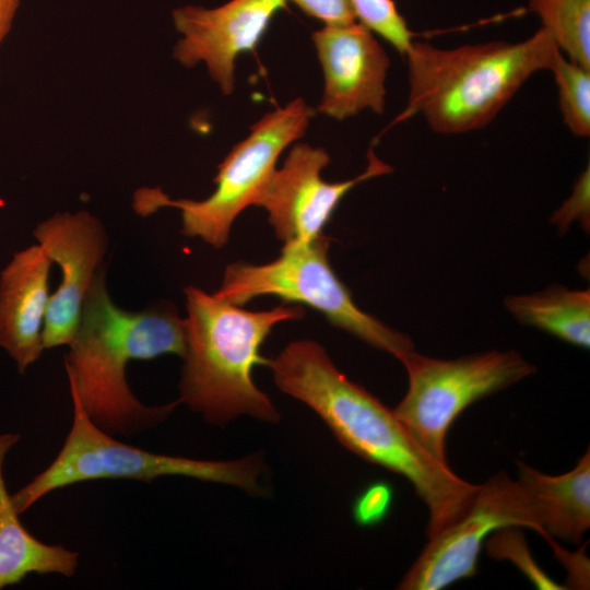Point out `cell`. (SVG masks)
Returning <instances> with one entry per match:
<instances>
[{
    "mask_svg": "<svg viewBox=\"0 0 590 590\" xmlns=\"http://www.w3.org/2000/svg\"><path fill=\"white\" fill-rule=\"evenodd\" d=\"M287 7V0H231L205 9L185 5L173 11L176 30L182 35L174 58L192 68L204 62L223 94L235 88V61L239 54L252 51L273 16Z\"/></svg>",
    "mask_w": 590,
    "mask_h": 590,
    "instance_id": "7c38bea8",
    "label": "cell"
},
{
    "mask_svg": "<svg viewBox=\"0 0 590 590\" xmlns=\"http://www.w3.org/2000/svg\"><path fill=\"white\" fill-rule=\"evenodd\" d=\"M507 310L521 323L582 349L590 346V292L553 285L543 292L505 298Z\"/></svg>",
    "mask_w": 590,
    "mask_h": 590,
    "instance_id": "e0dca14e",
    "label": "cell"
},
{
    "mask_svg": "<svg viewBox=\"0 0 590 590\" xmlns=\"http://www.w3.org/2000/svg\"><path fill=\"white\" fill-rule=\"evenodd\" d=\"M356 20L390 43L402 56L414 34L393 0H350Z\"/></svg>",
    "mask_w": 590,
    "mask_h": 590,
    "instance_id": "ffe728a7",
    "label": "cell"
},
{
    "mask_svg": "<svg viewBox=\"0 0 590 590\" xmlns=\"http://www.w3.org/2000/svg\"><path fill=\"white\" fill-rule=\"evenodd\" d=\"M559 52L543 27L518 43L494 40L439 48L413 40L404 55L408 104L393 123L421 114L438 133L481 129L533 73L551 70Z\"/></svg>",
    "mask_w": 590,
    "mask_h": 590,
    "instance_id": "277c9868",
    "label": "cell"
},
{
    "mask_svg": "<svg viewBox=\"0 0 590 590\" xmlns=\"http://www.w3.org/2000/svg\"><path fill=\"white\" fill-rule=\"evenodd\" d=\"M551 71L558 92V106L568 129L580 138L590 135V69L559 52Z\"/></svg>",
    "mask_w": 590,
    "mask_h": 590,
    "instance_id": "d6986e66",
    "label": "cell"
},
{
    "mask_svg": "<svg viewBox=\"0 0 590 590\" xmlns=\"http://www.w3.org/2000/svg\"><path fill=\"white\" fill-rule=\"evenodd\" d=\"M528 8L570 61L590 69V0H528Z\"/></svg>",
    "mask_w": 590,
    "mask_h": 590,
    "instance_id": "ac0fdd59",
    "label": "cell"
},
{
    "mask_svg": "<svg viewBox=\"0 0 590 590\" xmlns=\"http://www.w3.org/2000/svg\"><path fill=\"white\" fill-rule=\"evenodd\" d=\"M518 480L530 494L539 517L541 535L579 543L590 527V452L570 471L544 474L518 462Z\"/></svg>",
    "mask_w": 590,
    "mask_h": 590,
    "instance_id": "9a60e30c",
    "label": "cell"
},
{
    "mask_svg": "<svg viewBox=\"0 0 590 590\" xmlns=\"http://www.w3.org/2000/svg\"><path fill=\"white\" fill-rule=\"evenodd\" d=\"M507 527L541 533L534 503L524 485L498 472L479 489L468 511L428 542L398 585L402 590H439L476 574L483 542Z\"/></svg>",
    "mask_w": 590,
    "mask_h": 590,
    "instance_id": "9c48e42d",
    "label": "cell"
},
{
    "mask_svg": "<svg viewBox=\"0 0 590 590\" xmlns=\"http://www.w3.org/2000/svg\"><path fill=\"white\" fill-rule=\"evenodd\" d=\"M269 367L276 387L317 413L345 448L412 484L428 510L427 538L468 511L479 485L425 451L393 410L340 371L318 342H291Z\"/></svg>",
    "mask_w": 590,
    "mask_h": 590,
    "instance_id": "6da1fadb",
    "label": "cell"
},
{
    "mask_svg": "<svg viewBox=\"0 0 590 590\" xmlns=\"http://www.w3.org/2000/svg\"><path fill=\"white\" fill-rule=\"evenodd\" d=\"M307 15L324 23L340 25L356 21L350 0H290Z\"/></svg>",
    "mask_w": 590,
    "mask_h": 590,
    "instance_id": "cb8c5ba5",
    "label": "cell"
},
{
    "mask_svg": "<svg viewBox=\"0 0 590 590\" xmlns=\"http://www.w3.org/2000/svg\"><path fill=\"white\" fill-rule=\"evenodd\" d=\"M366 169L357 177L328 182L321 177L330 163L327 151L307 143L293 145L258 204L267 211L269 223L283 245L323 235L334 210L353 187L392 172L373 150L368 151Z\"/></svg>",
    "mask_w": 590,
    "mask_h": 590,
    "instance_id": "30bf717a",
    "label": "cell"
},
{
    "mask_svg": "<svg viewBox=\"0 0 590 590\" xmlns=\"http://www.w3.org/2000/svg\"><path fill=\"white\" fill-rule=\"evenodd\" d=\"M408 390L393 413L435 460L448 464L450 426L472 403L500 391L535 371L518 352L488 351L440 359L413 351L401 362Z\"/></svg>",
    "mask_w": 590,
    "mask_h": 590,
    "instance_id": "ba28073f",
    "label": "cell"
},
{
    "mask_svg": "<svg viewBox=\"0 0 590 590\" xmlns=\"http://www.w3.org/2000/svg\"><path fill=\"white\" fill-rule=\"evenodd\" d=\"M324 235L284 244L280 256L262 264L233 262L225 269L217 297L243 306L260 296L309 306L342 330L402 362L414 350L412 340L363 311L332 269Z\"/></svg>",
    "mask_w": 590,
    "mask_h": 590,
    "instance_id": "52a82bcc",
    "label": "cell"
},
{
    "mask_svg": "<svg viewBox=\"0 0 590 590\" xmlns=\"http://www.w3.org/2000/svg\"><path fill=\"white\" fill-rule=\"evenodd\" d=\"M21 0H0V44L11 31Z\"/></svg>",
    "mask_w": 590,
    "mask_h": 590,
    "instance_id": "d4e9b609",
    "label": "cell"
},
{
    "mask_svg": "<svg viewBox=\"0 0 590 590\" xmlns=\"http://www.w3.org/2000/svg\"><path fill=\"white\" fill-rule=\"evenodd\" d=\"M72 424L51 463L11 495L21 515L49 493L96 480L152 482L162 476H185L238 487L261 496L266 487L263 456L248 455L234 460H204L150 452L125 444L97 426L70 389Z\"/></svg>",
    "mask_w": 590,
    "mask_h": 590,
    "instance_id": "5b68a950",
    "label": "cell"
},
{
    "mask_svg": "<svg viewBox=\"0 0 590 590\" xmlns=\"http://www.w3.org/2000/svg\"><path fill=\"white\" fill-rule=\"evenodd\" d=\"M324 74L317 110L338 120L364 109L382 114L390 60L374 33L357 20L312 33Z\"/></svg>",
    "mask_w": 590,
    "mask_h": 590,
    "instance_id": "4fadbf2b",
    "label": "cell"
},
{
    "mask_svg": "<svg viewBox=\"0 0 590 590\" xmlns=\"http://www.w3.org/2000/svg\"><path fill=\"white\" fill-rule=\"evenodd\" d=\"M19 439L17 434H0V589L21 582L30 574L70 578L79 565L78 552L37 540L19 519L3 475L7 453Z\"/></svg>",
    "mask_w": 590,
    "mask_h": 590,
    "instance_id": "2e32d148",
    "label": "cell"
},
{
    "mask_svg": "<svg viewBox=\"0 0 590 590\" xmlns=\"http://www.w3.org/2000/svg\"><path fill=\"white\" fill-rule=\"evenodd\" d=\"M52 261L37 244L14 253L0 273V346L19 371L43 354V330L49 304Z\"/></svg>",
    "mask_w": 590,
    "mask_h": 590,
    "instance_id": "5bb4252c",
    "label": "cell"
},
{
    "mask_svg": "<svg viewBox=\"0 0 590 590\" xmlns=\"http://www.w3.org/2000/svg\"><path fill=\"white\" fill-rule=\"evenodd\" d=\"M38 245L61 269V282L50 295L44 321V347L70 345L87 293L105 266L108 236L98 217L85 210L58 212L37 224Z\"/></svg>",
    "mask_w": 590,
    "mask_h": 590,
    "instance_id": "8fae6325",
    "label": "cell"
},
{
    "mask_svg": "<svg viewBox=\"0 0 590 590\" xmlns=\"http://www.w3.org/2000/svg\"><path fill=\"white\" fill-rule=\"evenodd\" d=\"M392 489L385 482L366 487L355 499L353 516L359 526H375L388 515L392 503Z\"/></svg>",
    "mask_w": 590,
    "mask_h": 590,
    "instance_id": "603a6c76",
    "label": "cell"
},
{
    "mask_svg": "<svg viewBox=\"0 0 590 590\" xmlns=\"http://www.w3.org/2000/svg\"><path fill=\"white\" fill-rule=\"evenodd\" d=\"M314 115L315 109L302 98L266 114L220 163L215 190L208 198L170 199L160 188L144 187L133 194V210L148 216L162 208H175L181 213L184 235L222 248L236 217L249 205L259 204L276 170L279 156L288 144L304 137Z\"/></svg>",
    "mask_w": 590,
    "mask_h": 590,
    "instance_id": "8992f818",
    "label": "cell"
},
{
    "mask_svg": "<svg viewBox=\"0 0 590 590\" xmlns=\"http://www.w3.org/2000/svg\"><path fill=\"white\" fill-rule=\"evenodd\" d=\"M184 353L185 318L175 305L158 302L141 310L117 306L106 287L105 264L85 298L64 368L69 388L97 426L110 435H132L158 426L180 403H142L127 381L128 364Z\"/></svg>",
    "mask_w": 590,
    "mask_h": 590,
    "instance_id": "7a4b0ae2",
    "label": "cell"
},
{
    "mask_svg": "<svg viewBox=\"0 0 590 590\" xmlns=\"http://www.w3.org/2000/svg\"><path fill=\"white\" fill-rule=\"evenodd\" d=\"M487 551L495 558L511 560L540 589H566L540 569L527 547L523 535L514 527L495 531L488 540Z\"/></svg>",
    "mask_w": 590,
    "mask_h": 590,
    "instance_id": "44dd1931",
    "label": "cell"
},
{
    "mask_svg": "<svg viewBox=\"0 0 590 590\" xmlns=\"http://www.w3.org/2000/svg\"><path fill=\"white\" fill-rule=\"evenodd\" d=\"M185 353L178 401L205 422L225 426L239 416L276 423L280 413L261 391L253 368L269 366L260 350L273 328L299 320L300 305H279L268 310H247L214 293L188 285Z\"/></svg>",
    "mask_w": 590,
    "mask_h": 590,
    "instance_id": "3957f363",
    "label": "cell"
},
{
    "mask_svg": "<svg viewBox=\"0 0 590 590\" xmlns=\"http://www.w3.org/2000/svg\"><path fill=\"white\" fill-rule=\"evenodd\" d=\"M578 221L582 228L590 227V170L589 166L577 179L568 199L553 213L551 223L560 233L567 231L570 224Z\"/></svg>",
    "mask_w": 590,
    "mask_h": 590,
    "instance_id": "7402d4cb",
    "label": "cell"
}]
</instances>
